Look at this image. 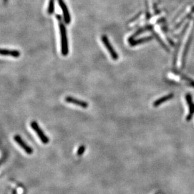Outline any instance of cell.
<instances>
[{"mask_svg": "<svg viewBox=\"0 0 194 194\" xmlns=\"http://www.w3.org/2000/svg\"><path fill=\"white\" fill-rule=\"evenodd\" d=\"M65 101L68 103L74 104L76 105V106H80L82 108H87L89 106V104L87 102L79 100L78 99H76L72 96H67L66 97H65Z\"/></svg>", "mask_w": 194, "mask_h": 194, "instance_id": "cell-6", "label": "cell"}, {"mask_svg": "<svg viewBox=\"0 0 194 194\" xmlns=\"http://www.w3.org/2000/svg\"><path fill=\"white\" fill-rule=\"evenodd\" d=\"M1 55L3 56H9L14 57V58H18L20 56V52L17 50H8L2 49L1 50Z\"/></svg>", "mask_w": 194, "mask_h": 194, "instance_id": "cell-8", "label": "cell"}, {"mask_svg": "<svg viewBox=\"0 0 194 194\" xmlns=\"http://www.w3.org/2000/svg\"><path fill=\"white\" fill-rule=\"evenodd\" d=\"M57 20L58 21L60 33V40H61V53L63 56H67L69 53L68 39L67 35V30L65 24L62 21V17L60 15H56Z\"/></svg>", "mask_w": 194, "mask_h": 194, "instance_id": "cell-1", "label": "cell"}, {"mask_svg": "<svg viewBox=\"0 0 194 194\" xmlns=\"http://www.w3.org/2000/svg\"><path fill=\"white\" fill-rule=\"evenodd\" d=\"M30 125L32 129L37 133V134L40 139L41 141H42L43 144L49 143V138L44 134V133L43 132L42 129L40 128L39 125H38L37 122L35 121H31V123H30Z\"/></svg>", "mask_w": 194, "mask_h": 194, "instance_id": "cell-3", "label": "cell"}, {"mask_svg": "<svg viewBox=\"0 0 194 194\" xmlns=\"http://www.w3.org/2000/svg\"><path fill=\"white\" fill-rule=\"evenodd\" d=\"M186 101L187 102V104L189 105V113L188 116L187 117V121H190L191 119L192 118V116L194 114V103L192 101V96L190 94H188L186 95L185 96Z\"/></svg>", "mask_w": 194, "mask_h": 194, "instance_id": "cell-7", "label": "cell"}, {"mask_svg": "<svg viewBox=\"0 0 194 194\" xmlns=\"http://www.w3.org/2000/svg\"><path fill=\"white\" fill-rule=\"evenodd\" d=\"M55 11V0H49L47 12L49 15H52Z\"/></svg>", "mask_w": 194, "mask_h": 194, "instance_id": "cell-11", "label": "cell"}, {"mask_svg": "<svg viewBox=\"0 0 194 194\" xmlns=\"http://www.w3.org/2000/svg\"><path fill=\"white\" fill-rule=\"evenodd\" d=\"M152 37H145V38H142V39H137V40H133L131 42H129V44L130 45L133 47V46H136L137 45H139V44H141L142 43H144L146 42H148V41L151 40Z\"/></svg>", "mask_w": 194, "mask_h": 194, "instance_id": "cell-10", "label": "cell"}, {"mask_svg": "<svg viewBox=\"0 0 194 194\" xmlns=\"http://www.w3.org/2000/svg\"><path fill=\"white\" fill-rule=\"evenodd\" d=\"M13 139H14V140L18 144V145L20 146V147H21L22 148H23V150L25 152H26L27 154L31 155V154L33 153V148H31V147H30V146H28L26 143H25L23 141V139L21 138V137L20 136H19L18 135H16L14 136Z\"/></svg>", "mask_w": 194, "mask_h": 194, "instance_id": "cell-4", "label": "cell"}, {"mask_svg": "<svg viewBox=\"0 0 194 194\" xmlns=\"http://www.w3.org/2000/svg\"><path fill=\"white\" fill-rule=\"evenodd\" d=\"M173 96H174L173 94H170L167 95V96H163V97L160 98L159 99H158V100H157V101L154 102L153 106L154 107H158V106L161 105L162 103H165V102H166L168 100L171 99V98L173 97Z\"/></svg>", "mask_w": 194, "mask_h": 194, "instance_id": "cell-9", "label": "cell"}, {"mask_svg": "<svg viewBox=\"0 0 194 194\" xmlns=\"http://www.w3.org/2000/svg\"><path fill=\"white\" fill-rule=\"evenodd\" d=\"M101 40L102 42H103L105 47L107 49L108 52L109 53L111 57H112V59L114 60H117L118 59L119 56L117 55V53L115 51V50L114 49L112 45H111V43L109 42L107 37L106 35H103L101 37Z\"/></svg>", "mask_w": 194, "mask_h": 194, "instance_id": "cell-2", "label": "cell"}, {"mask_svg": "<svg viewBox=\"0 0 194 194\" xmlns=\"http://www.w3.org/2000/svg\"><path fill=\"white\" fill-rule=\"evenodd\" d=\"M85 151V146L84 145H81L77 149V156H79V157H81V156H82L84 154Z\"/></svg>", "mask_w": 194, "mask_h": 194, "instance_id": "cell-12", "label": "cell"}, {"mask_svg": "<svg viewBox=\"0 0 194 194\" xmlns=\"http://www.w3.org/2000/svg\"><path fill=\"white\" fill-rule=\"evenodd\" d=\"M57 1H58L60 7L62 9L64 21L66 24H69L71 21V15H70L67 6L65 2L63 1V0H57Z\"/></svg>", "mask_w": 194, "mask_h": 194, "instance_id": "cell-5", "label": "cell"}, {"mask_svg": "<svg viewBox=\"0 0 194 194\" xmlns=\"http://www.w3.org/2000/svg\"><path fill=\"white\" fill-rule=\"evenodd\" d=\"M12 194H17V191L16 189H13L12 191Z\"/></svg>", "mask_w": 194, "mask_h": 194, "instance_id": "cell-13", "label": "cell"}, {"mask_svg": "<svg viewBox=\"0 0 194 194\" xmlns=\"http://www.w3.org/2000/svg\"><path fill=\"white\" fill-rule=\"evenodd\" d=\"M192 11H193V12H194V8L192 9Z\"/></svg>", "mask_w": 194, "mask_h": 194, "instance_id": "cell-14", "label": "cell"}]
</instances>
